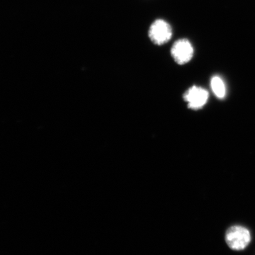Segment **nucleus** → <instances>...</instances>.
Listing matches in <instances>:
<instances>
[{
    "label": "nucleus",
    "instance_id": "nucleus-1",
    "mask_svg": "<svg viewBox=\"0 0 255 255\" xmlns=\"http://www.w3.org/2000/svg\"><path fill=\"white\" fill-rule=\"evenodd\" d=\"M251 241V235L243 226H232L226 233V242L228 247L234 251L246 249Z\"/></svg>",
    "mask_w": 255,
    "mask_h": 255
},
{
    "label": "nucleus",
    "instance_id": "nucleus-3",
    "mask_svg": "<svg viewBox=\"0 0 255 255\" xmlns=\"http://www.w3.org/2000/svg\"><path fill=\"white\" fill-rule=\"evenodd\" d=\"M171 54L174 61L179 65L189 63L194 55V48L187 39L176 41L171 49Z\"/></svg>",
    "mask_w": 255,
    "mask_h": 255
},
{
    "label": "nucleus",
    "instance_id": "nucleus-4",
    "mask_svg": "<svg viewBox=\"0 0 255 255\" xmlns=\"http://www.w3.org/2000/svg\"><path fill=\"white\" fill-rule=\"evenodd\" d=\"M209 98V93L201 87L194 86L186 92L184 99L189 104V108L199 109L204 107Z\"/></svg>",
    "mask_w": 255,
    "mask_h": 255
},
{
    "label": "nucleus",
    "instance_id": "nucleus-2",
    "mask_svg": "<svg viewBox=\"0 0 255 255\" xmlns=\"http://www.w3.org/2000/svg\"><path fill=\"white\" fill-rule=\"evenodd\" d=\"M172 31L170 25L162 19H157L151 25L149 37L156 45H163L172 38Z\"/></svg>",
    "mask_w": 255,
    "mask_h": 255
},
{
    "label": "nucleus",
    "instance_id": "nucleus-5",
    "mask_svg": "<svg viewBox=\"0 0 255 255\" xmlns=\"http://www.w3.org/2000/svg\"><path fill=\"white\" fill-rule=\"evenodd\" d=\"M211 89L216 97L220 99L224 98L226 95V86L222 79L218 76H215L211 79Z\"/></svg>",
    "mask_w": 255,
    "mask_h": 255
}]
</instances>
